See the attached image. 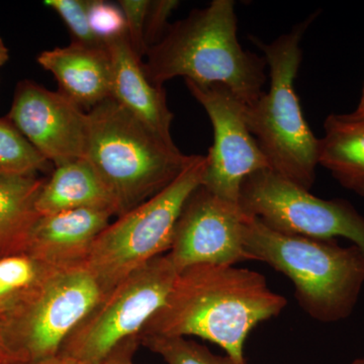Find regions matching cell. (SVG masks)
<instances>
[{"label": "cell", "mask_w": 364, "mask_h": 364, "mask_svg": "<svg viewBox=\"0 0 364 364\" xmlns=\"http://www.w3.org/2000/svg\"><path fill=\"white\" fill-rule=\"evenodd\" d=\"M6 363H0V364H6Z\"/></svg>", "instance_id": "obj_32"}, {"label": "cell", "mask_w": 364, "mask_h": 364, "mask_svg": "<svg viewBox=\"0 0 364 364\" xmlns=\"http://www.w3.org/2000/svg\"><path fill=\"white\" fill-rule=\"evenodd\" d=\"M32 254L21 252L0 257V326L20 312L58 272Z\"/></svg>", "instance_id": "obj_19"}, {"label": "cell", "mask_w": 364, "mask_h": 364, "mask_svg": "<svg viewBox=\"0 0 364 364\" xmlns=\"http://www.w3.org/2000/svg\"><path fill=\"white\" fill-rule=\"evenodd\" d=\"M46 177L0 178V257L26 252Z\"/></svg>", "instance_id": "obj_18"}, {"label": "cell", "mask_w": 364, "mask_h": 364, "mask_svg": "<svg viewBox=\"0 0 364 364\" xmlns=\"http://www.w3.org/2000/svg\"><path fill=\"white\" fill-rule=\"evenodd\" d=\"M352 114H354V116L359 117H364V85L363 91H361V97L360 100H359V104L358 109H355Z\"/></svg>", "instance_id": "obj_30"}, {"label": "cell", "mask_w": 364, "mask_h": 364, "mask_svg": "<svg viewBox=\"0 0 364 364\" xmlns=\"http://www.w3.org/2000/svg\"><path fill=\"white\" fill-rule=\"evenodd\" d=\"M287 306V299L272 291L259 272L235 265H193L178 272L168 298L140 336L200 337L221 347L237 364H246L249 334Z\"/></svg>", "instance_id": "obj_1"}, {"label": "cell", "mask_w": 364, "mask_h": 364, "mask_svg": "<svg viewBox=\"0 0 364 364\" xmlns=\"http://www.w3.org/2000/svg\"><path fill=\"white\" fill-rule=\"evenodd\" d=\"M318 140V165L343 188L364 196V117L332 114Z\"/></svg>", "instance_id": "obj_17"}, {"label": "cell", "mask_w": 364, "mask_h": 364, "mask_svg": "<svg viewBox=\"0 0 364 364\" xmlns=\"http://www.w3.org/2000/svg\"><path fill=\"white\" fill-rule=\"evenodd\" d=\"M233 0H214L169 26L143 62L148 79L157 86L176 77L200 85L220 83L245 105L263 95L267 68L264 57L246 51L238 40Z\"/></svg>", "instance_id": "obj_2"}, {"label": "cell", "mask_w": 364, "mask_h": 364, "mask_svg": "<svg viewBox=\"0 0 364 364\" xmlns=\"http://www.w3.org/2000/svg\"><path fill=\"white\" fill-rule=\"evenodd\" d=\"M54 75L59 92L88 112L112 97V66L109 49L72 43L41 53L37 58Z\"/></svg>", "instance_id": "obj_15"}, {"label": "cell", "mask_w": 364, "mask_h": 364, "mask_svg": "<svg viewBox=\"0 0 364 364\" xmlns=\"http://www.w3.org/2000/svg\"><path fill=\"white\" fill-rule=\"evenodd\" d=\"M85 159L111 193L117 217L169 186L196 155L169 145L112 98L90 109Z\"/></svg>", "instance_id": "obj_4"}, {"label": "cell", "mask_w": 364, "mask_h": 364, "mask_svg": "<svg viewBox=\"0 0 364 364\" xmlns=\"http://www.w3.org/2000/svg\"><path fill=\"white\" fill-rule=\"evenodd\" d=\"M243 219L238 203L223 200L200 186L182 208L166 253L177 272L196 264L250 260L242 239Z\"/></svg>", "instance_id": "obj_11"}, {"label": "cell", "mask_w": 364, "mask_h": 364, "mask_svg": "<svg viewBox=\"0 0 364 364\" xmlns=\"http://www.w3.org/2000/svg\"><path fill=\"white\" fill-rule=\"evenodd\" d=\"M53 167L7 117H0V178L39 176Z\"/></svg>", "instance_id": "obj_20"}, {"label": "cell", "mask_w": 364, "mask_h": 364, "mask_svg": "<svg viewBox=\"0 0 364 364\" xmlns=\"http://www.w3.org/2000/svg\"><path fill=\"white\" fill-rule=\"evenodd\" d=\"M242 239L249 259L291 279L299 306L314 320L331 324L350 317L364 287L363 249L280 233L246 215Z\"/></svg>", "instance_id": "obj_3"}, {"label": "cell", "mask_w": 364, "mask_h": 364, "mask_svg": "<svg viewBox=\"0 0 364 364\" xmlns=\"http://www.w3.org/2000/svg\"><path fill=\"white\" fill-rule=\"evenodd\" d=\"M16 364H83L76 359L69 358V356L63 355V354H56V355L51 356L41 360L33 361V363H16Z\"/></svg>", "instance_id": "obj_27"}, {"label": "cell", "mask_w": 364, "mask_h": 364, "mask_svg": "<svg viewBox=\"0 0 364 364\" xmlns=\"http://www.w3.org/2000/svg\"><path fill=\"white\" fill-rule=\"evenodd\" d=\"M36 208L40 215L78 208H100L117 217L114 198L86 159L55 167L41 189Z\"/></svg>", "instance_id": "obj_16"}, {"label": "cell", "mask_w": 364, "mask_h": 364, "mask_svg": "<svg viewBox=\"0 0 364 364\" xmlns=\"http://www.w3.org/2000/svg\"><path fill=\"white\" fill-rule=\"evenodd\" d=\"M207 156L196 155L169 186L119 215L97 237L85 267L104 294L131 273L171 247L177 220L189 196L203 184Z\"/></svg>", "instance_id": "obj_6"}, {"label": "cell", "mask_w": 364, "mask_h": 364, "mask_svg": "<svg viewBox=\"0 0 364 364\" xmlns=\"http://www.w3.org/2000/svg\"><path fill=\"white\" fill-rule=\"evenodd\" d=\"M177 274L167 254L131 273L104 294L67 337L59 354L97 364L122 342L140 336L168 298Z\"/></svg>", "instance_id": "obj_7"}, {"label": "cell", "mask_w": 364, "mask_h": 364, "mask_svg": "<svg viewBox=\"0 0 364 364\" xmlns=\"http://www.w3.org/2000/svg\"><path fill=\"white\" fill-rule=\"evenodd\" d=\"M141 345L164 359L166 364H237L230 356L215 355L207 347L181 336H140Z\"/></svg>", "instance_id": "obj_21"}, {"label": "cell", "mask_w": 364, "mask_h": 364, "mask_svg": "<svg viewBox=\"0 0 364 364\" xmlns=\"http://www.w3.org/2000/svg\"><path fill=\"white\" fill-rule=\"evenodd\" d=\"M114 215L100 208H78L40 215L26 252L56 269L85 265L93 244Z\"/></svg>", "instance_id": "obj_13"}, {"label": "cell", "mask_w": 364, "mask_h": 364, "mask_svg": "<svg viewBox=\"0 0 364 364\" xmlns=\"http://www.w3.org/2000/svg\"><path fill=\"white\" fill-rule=\"evenodd\" d=\"M0 363H16L13 355H11V351H9V346H7L1 326H0Z\"/></svg>", "instance_id": "obj_28"}, {"label": "cell", "mask_w": 364, "mask_h": 364, "mask_svg": "<svg viewBox=\"0 0 364 364\" xmlns=\"http://www.w3.org/2000/svg\"><path fill=\"white\" fill-rule=\"evenodd\" d=\"M178 6L177 0H149L145 23V41L148 49L162 39L170 26L169 18Z\"/></svg>", "instance_id": "obj_25"}, {"label": "cell", "mask_w": 364, "mask_h": 364, "mask_svg": "<svg viewBox=\"0 0 364 364\" xmlns=\"http://www.w3.org/2000/svg\"><path fill=\"white\" fill-rule=\"evenodd\" d=\"M112 66V97L132 116L169 145L173 114L167 105L166 91L153 85L144 71L143 60L132 49L127 35L107 43Z\"/></svg>", "instance_id": "obj_14"}, {"label": "cell", "mask_w": 364, "mask_h": 364, "mask_svg": "<svg viewBox=\"0 0 364 364\" xmlns=\"http://www.w3.org/2000/svg\"><path fill=\"white\" fill-rule=\"evenodd\" d=\"M349 364H364V356L363 358L354 359V360L351 361Z\"/></svg>", "instance_id": "obj_31"}, {"label": "cell", "mask_w": 364, "mask_h": 364, "mask_svg": "<svg viewBox=\"0 0 364 364\" xmlns=\"http://www.w3.org/2000/svg\"><path fill=\"white\" fill-rule=\"evenodd\" d=\"M88 21L91 31L105 44L127 35L126 18L119 4L105 0H90Z\"/></svg>", "instance_id": "obj_23"}, {"label": "cell", "mask_w": 364, "mask_h": 364, "mask_svg": "<svg viewBox=\"0 0 364 364\" xmlns=\"http://www.w3.org/2000/svg\"><path fill=\"white\" fill-rule=\"evenodd\" d=\"M9 52L4 41L0 38V66H4L9 61Z\"/></svg>", "instance_id": "obj_29"}, {"label": "cell", "mask_w": 364, "mask_h": 364, "mask_svg": "<svg viewBox=\"0 0 364 364\" xmlns=\"http://www.w3.org/2000/svg\"><path fill=\"white\" fill-rule=\"evenodd\" d=\"M186 85L214 129L202 186L223 200L238 203L242 182L254 172L270 168L246 124L245 105L220 83L186 80Z\"/></svg>", "instance_id": "obj_10"}, {"label": "cell", "mask_w": 364, "mask_h": 364, "mask_svg": "<svg viewBox=\"0 0 364 364\" xmlns=\"http://www.w3.org/2000/svg\"><path fill=\"white\" fill-rule=\"evenodd\" d=\"M239 207L280 233L351 241L364 250V217L342 198L324 200L272 169L254 172L242 182Z\"/></svg>", "instance_id": "obj_8"}, {"label": "cell", "mask_w": 364, "mask_h": 364, "mask_svg": "<svg viewBox=\"0 0 364 364\" xmlns=\"http://www.w3.org/2000/svg\"><path fill=\"white\" fill-rule=\"evenodd\" d=\"M44 4L63 20L71 33L72 43L86 47H107L91 31L88 21L90 0H47Z\"/></svg>", "instance_id": "obj_22"}, {"label": "cell", "mask_w": 364, "mask_h": 364, "mask_svg": "<svg viewBox=\"0 0 364 364\" xmlns=\"http://www.w3.org/2000/svg\"><path fill=\"white\" fill-rule=\"evenodd\" d=\"M316 16H309L269 44L250 38L264 54L270 86L268 92L244 107L249 131L270 169L308 191L316 181L320 139L306 122L294 81L303 59L301 40Z\"/></svg>", "instance_id": "obj_5"}, {"label": "cell", "mask_w": 364, "mask_h": 364, "mask_svg": "<svg viewBox=\"0 0 364 364\" xmlns=\"http://www.w3.org/2000/svg\"><path fill=\"white\" fill-rule=\"evenodd\" d=\"M141 345L139 336L133 337L117 345L104 359L97 364H135L133 356Z\"/></svg>", "instance_id": "obj_26"}, {"label": "cell", "mask_w": 364, "mask_h": 364, "mask_svg": "<svg viewBox=\"0 0 364 364\" xmlns=\"http://www.w3.org/2000/svg\"><path fill=\"white\" fill-rule=\"evenodd\" d=\"M6 117L54 167L85 159L88 114L59 91L21 80Z\"/></svg>", "instance_id": "obj_12"}, {"label": "cell", "mask_w": 364, "mask_h": 364, "mask_svg": "<svg viewBox=\"0 0 364 364\" xmlns=\"http://www.w3.org/2000/svg\"><path fill=\"white\" fill-rule=\"evenodd\" d=\"M119 6L126 18L127 38L136 56L143 60L148 52L145 23L149 0H121Z\"/></svg>", "instance_id": "obj_24"}, {"label": "cell", "mask_w": 364, "mask_h": 364, "mask_svg": "<svg viewBox=\"0 0 364 364\" xmlns=\"http://www.w3.org/2000/svg\"><path fill=\"white\" fill-rule=\"evenodd\" d=\"M6 364H16V363H6Z\"/></svg>", "instance_id": "obj_33"}, {"label": "cell", "mask_w": 364, "mask_h": 364, "mask_svg": "<svg viewBox=\"0 0 364 364\" xmlns=\"http://www.w3.org/2000/svg\"><path fill=\"white\" fill-rule=\"evenodd\" d=\"M104 296L85 265L58 270L4 326L16 363H33L59 353L62 345Z\"/></svg>", "instance_id": "obj_9"}]
</instances>
